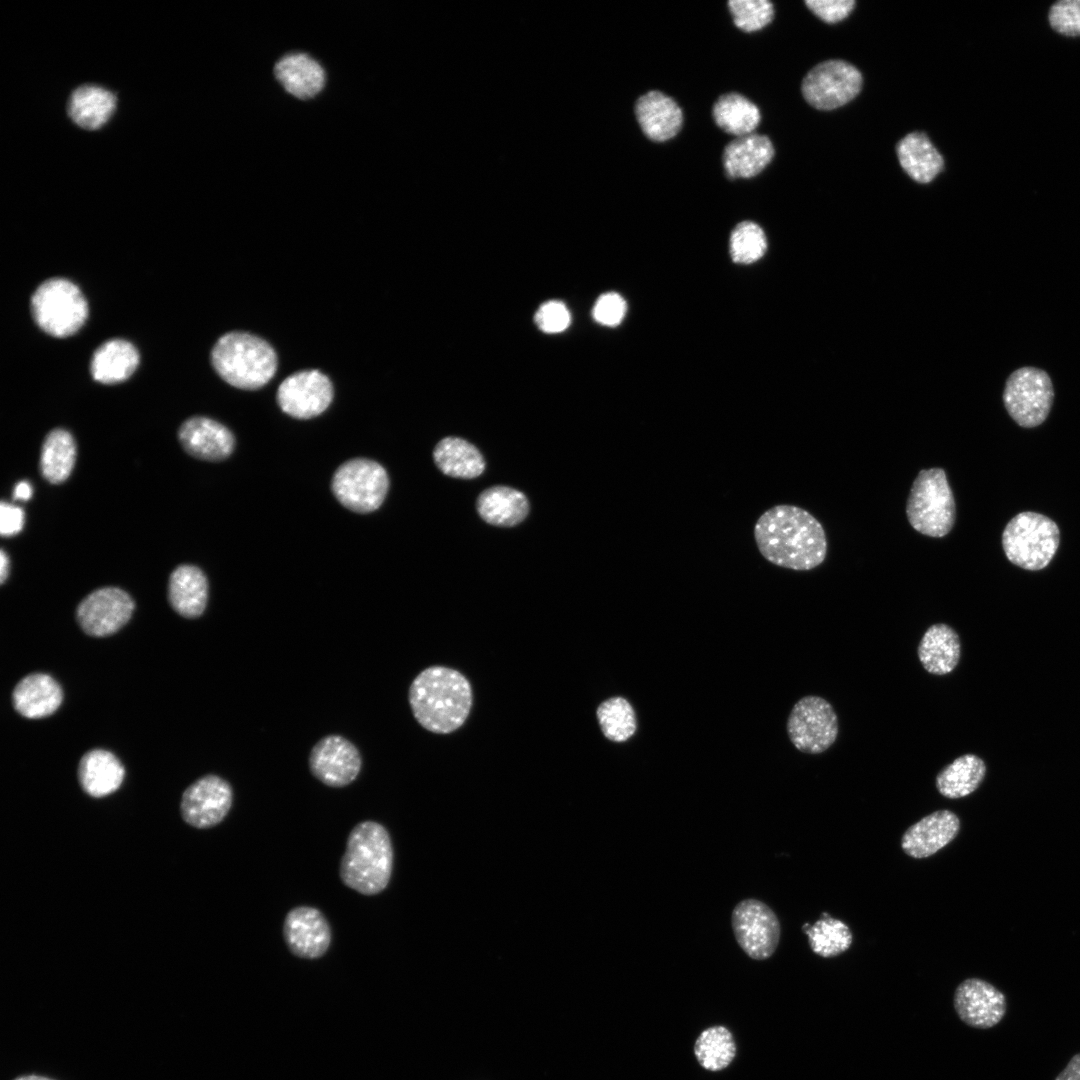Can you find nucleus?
Segmentation results:
<instances>
[{
  "label": "nucleus",
  "mask_w": 1080,
  "mask_h": 1080,
  "mask_svg": "<svg viewBox=\"0 0 1080 1080\" xmlns=\"http://www.w3.org/2000/svg\"><path fill=\"white\" fill-rule=\"evenodd\" d=\"M760 554L770 563L807 571L825 560L827 540L821 523L807 510L776 505L766 510L754 527Z\"/></svg>",
  "instance_id": "f257e3e1"
},
{
  "label": "nucleus",
  "mask_w": 1080,
  "mask_h": 1080,
  "mask_svg": "<svg viewBox=\"0 0 1080 1080\" xmlns=\"http://www.w3.org/2000/svg\"><path fill=\"white\" fill-rule=\"evenodd\" d=\"M409 703L416 721L426 730L448 734L460 728L472 707V688L459 671L430 666L409 688Z\"/></svg>",
  "instance_id": "f03ea898"
},
{
  "label": "nucleus",
  "mask_w": 1080,
  "mask_h": 1080,
  "mask_svg": "<svg viewBox=\"0 0 1080 1080\" xmlns=\"http://www.w3.org/2000/svg\"><path fill=\"white\" fill-rule=\"evenodd\" d=\"M393 848L387 829L366 820L349 833L340 861L339 876L348 888L366 896L381 893L389 884Z\"/></svg>",
  "instance_id": "7ed1b4c3"
},
{
  "label": "nucleus",
  "mask_w": 1080,
  "mask_h": 1080,
  "mask_svg": "<svg viewBox=\"0 0 1080 1080\" xmlns=\"http://www.w3.org/2000/svg\"><path fill=\"white\" fill-rule=\"evenodd\" d=\"M211 362L224 381L244 390L263 387L277 370V355L272 346L242 331L222 335L211 351Z\"/></svg>",
  "instance_id": "20e7f679"
},
{
  "label": "nucleus",
  "mask_w": 1080,
  "mask_h": 1080,
  "mask_svg": "<svg viewBox=\"0 0 1080 1080\" xmlns=\"http://www.w3.org/2000/svg\"><path fill=\"white\" fill-rule=\"evenodd\" d=\"M906 515L913 529L929 537H944L952 530L955 500L942 468L918 473L907 499Z\"/></svg>",
  "instance_id": "39448f33"
},
{
  "label": "nucleus",
  "mask_w": 1080,
  "mask_h": 1080,
  "mask_svg": "<svg viewBox=\"0 0 1080 1080\" xmlns=\"http://www.w3.org/2000/svg\"><path fill=\"white\" fill-rule=\"evenodd\" d=\"M1059 544L1058 525L1051 518L1032 511L1014 516L1002 533V547L1007 559L1030 571L1047 567Z\"/></svg>",
  "instance_id": "423d86ee"
},
{
  "label": "nucleus",
  "mask_w": 1080,
  "mask_h": 1080,
  "mask_svg": "<svg viewBox=\"0 0 1080 1080\" xmlns=\"http://www.w3.org/2000/svg\"><path fill=\"white\" fill-rule=\"evenodd\" d=\"M31 311L37 325L54 337L76 333L88 316V304L80 289L64 278H50L31 297Z\"/></svg>",
  "instance_id": "0eeeda50"
},
{
  "label": "nucleus",
  "mask_w": 1080,
  "mask_h": 1080,
  "mask_svg": "<svg viewBox=\"0 0 1080 1080\" xmlns=\"http://www.w3.org/2000/svg\"><path fill=\"white\" fill-rule=\"evenodd\" d=\"M1054 400L1049 375L1036 367H1021L1010 374L1003 391L1004 406L1021 427L1033 428L1048 417Z\"/></svg>",
  "instance_id": "6e6552de"
},
{
  "label": "nucleus",
  "mask_w": 1080,
  "mask_h": 1080,
  "mask_svg": "<svg viewBox=\"0 0 1080 1080\" xmlns=\"http://www.w3.org/2000/svg\"><path fill=\"white\" fill-rule=\"evenodd\" d=\"M336 499L356 513H370L384 501L389 478L377 462L356 458L343 463L334 473L331 483Z\"/></svg>",
  "instance_id": "1a4fd4ad"
},
{
  "label": "nucleus",
  "mask_w": 1080,
  "mask_h": 1080,
  "mask_svg": "<svg viewBox=\"0 0 1080 1080\" xmlns=\"http://www.w3.org/2000/svg\"><path fill=\"white\" fill-rule=\"evenodd\" d=\"M787 734L794 747L808 754H820L836 741L839 732L832 704L821 696L800 698L787 719Z\"/></svg>",
  "instance_id": "9d476101"
},
{
  "label": "nucleus",
  "mask_w": 1080,
  "mask_h": 1080,
  "mask_svg": "<svg viewBox=\"0 0 1080 1080\" xmlns=\"http://www.w3.org/2000/svg\"><path fill=\"white\" fill-rule=\"evenodd\" d=\"M731 925L738 945L751 959L765 960L776 951L781 926L775 912L764 902L748 898L737 903Z\"/></svg>",
  "instance_id": "9b49d317"
},
{
  "label": "nucleus",
  "mask_w": 1080,
  "mask_h": 1080,
  "mask_svg": "<svg viewBox=\"0 0 1080 1080\" xmlns=\"http://www.w3.org/2000/svg\"><path fill=\"white\" fill-rule=\"evenodd\" d=\"M862 87L859 70L842 60H828L812 68L802 82L806 101L820 110H832L851 101Z\"/></svg>",
  "instance_id": "f8f14e48"
},
{
  "label": "nucleus",
  "mask_w": 1080,
  "mask_h": 1080,
  "mask_svg": "<svg viewBox=\"0 0 1080 1080\" xmlns=\"http://www.w3.org/2000/svg\"><path fill=\"white\" fill-rule=\"evenodd\" d=\"M134 601L124 590L104 587L87 595L78 605L76 619L89 636L106 637L119 631L131 618Z\"/></svg>",
  "instance_id": "ddd939ff"
},
{
  "label": "nucleus",
  "mask_w": 1080,
  "mask_h": 1080,
  "mask_svg": "<svg viewBox=\"0 0 1080 1080\" xmlns=\"http://www.w3.org/2000/svg\"><path fill=\"white\" fill-rule=\"evenodd\" d=\"M233 790L228 781L217 775H205L183 792L180 811L183 820L198 829L218 825L229 813Z\"/></svg>",
  "instance_id": "4468645a"
},
{
  "label": "nucleus",
  "mask_w": 1080,
  "mask_h": 1080,
  "mask_svg": "<svg viewBox=\"0 0 1080 1080\" xmlns=\"http://www.w3.org/2000/svg\"><path fill=\"white\" fill-rule=\"evenodd\" d=\"M330 379L317 369L302 370L285 378L277 390L281 410L297 419L323 413L333 399Z\"/></svg>",
  "instance_id": "2eb2a0df"
},
{
  "label": "nucleus",
  "mask_w": 1080,
  "mask_h": 1080,
  "mask_svg": "<svg viewBox=\"0 0 1080 1080\" xmlns=\"http://www.w3.org/2000/svg\"><path fill=\"white\" fill-rule=\"evenodd\" d=\"M362 758L358 748L341 735H327L312 748L309 768L312 775L326 786L341 788L351 784L359 775Z\"/></svg>",
  "instance_id": "dca6fc26"
},
{
  "label": "nucleus",
  "mask_w": 1080,
  "mask_h": 1080,
  "mask_svg": "<svg viewBox=\"0 0 1080 1080\" xmlns=\"http://www.w3.org/2000/svg\"><path fill=\"white\" fill-rule=\"evenodd\" d=\"M954 1009L962 1022L976 1029L996 1026L1007 1011L1006 997L991 983L980 978H967L955 989Z\"/></svg>",
  "instance_id": "f3484780"
},
{
  "label": "nucleus",
  "mask_w": 1080,
  "mask_h": 1080,
  "mask_svg": "<svg viewBox=\"0 0 1080 1080\" xmlns=\"http://www.w3.org/2000/svg\"><path fill=\"white\" fill-rule=\"evenodd\" d=\"M283 938L294 956L318 959L328 951L332 931L319 909L302 905L287 912L283 922Z\"/></svg>",
  "instance_id": "a211bd4d"
},
{
  "label": "nucleus",
  "mask_w": 1080,
  "mask_h": 1080,
  "mask_svg": "<svg viewBox=\"0 0 1080 1080\" xmlns=\"http://www.w3.org/2000/svg\"><path fill=\"white\" fill-rule=\"evenodd\" d=\"M960 828V819L953 811H934L903 833L901 848L914 859L930 857L954 840Z\"/></svg>",
  "instance_id": "6ab92c4d"
},
{
  "label": "nucleus",
  "mask_w": 1080,
  "mask_h": 1080,
  "mask_svg": "<svg viewBox=\"0 0 1080 1080\" xmlns=\"http://www.w3.org/2000/svg\"><path fill=\"white\" fill-rule=\"evenodd\" d=\"M178 436L187 453L207 461L227 458L235 444L234 436L227 427L201 416L186 420L181 425Z\"/></svg>",
  "instance_id": "aec40b11"
},
{
  "label": "nucleus",
  "mask_w": 1080,
  "mask_h": 1080,
  "mask_svg": "<svg viewBox=\"0 0 1080 1080\" xmlns=\"http://www.w3.org/2000/svg\"><path fill=\"white\" fill-rule=\"evenodd\" d=\"M63 692L59 683L45 673H32L14 687L12 702L23 717L39 719L50 716L61 705Z\"/></svg>",
  "instance_id": "412c9836"
},
{
  "label": "nucleus",
  "mask_w": 1080,
  "mask_h": 1080,
  "mask_svg": "<svg viewBox=\"0 0 1080 1080\" xmlns=\"http://www.w3.org/2000/svg\"><path fill=\"white\" fill-rule=\"evenodd\" d=\"M635 115L643 133L657 142L674 137L683 120L678 104L659 91H650L639 97L635 104Z\"/></svg>",
  "instance_id": "4be33fe9"
},
{
  "label": "nucleus",
  "mask_w": 1080,
  "mask_h": 1080,
  "mask_svg": "<svg viewBox=\"0 0 1080 1080\" xmlns=\"http://www.w3.org/2000/svg\"><path fill=\"white\" fill-rule=\"evenodd\" d=\"M917 655L922 667L929 674H949L957 667L961 657L960 637L956 630L946 623L932 624L919 642Z\"/></svg>",
  "instance_id": "5701e85b"
},
{
  "label": "nucleus",
  "mask_w": 1080,
  "mask_h": 1080,
  "mask_svg": "<svg viewBox=\"0 0 1080 1080\" xmlns=\"http://www.w3.org/2000/svg\"><path fill=\"white\" fill-rule=\"evenodd\" d=\"M774 148L765 135L748 134L729 142L723 153V166L729 178H751L772 160Z\"/></svg>",
  "instance_id": "b1692460"
},
{
  "label": "nucleus",
  "mask_w": 1080,
  "mask_h": 1080,
  "mask_svg": "<svg viewBox=\"0 0 1080 1080\" xmlns=\"http://www.w3.org/2000/svg\"><path fill=\"white\" fill-rule=\"evenodd\" d=\"M124 776L125 769L121 761L112 752L104 749L87 751L78 765L81 788L95 798L115 792L121 786Z\"/></svg>",
  "instance_id": "393cba45"
},
{
  "label": "nucleus",
  "mask_w": 1080,
  "mask_h": 1080,
  "mask_svg": "<svg viewBox=\"0 0 1080 1080\" xmlns=\"http://www.w3.org/2000/svg\"><path fill=\"white\" fill-rule=\"evenodd\" d=\"M274 74L289 94L301 100L316 96L325 84L322 66L303 53H292L280 58L275 64Z\"/></svg>",
  "instance_id": "a878e982"
},
{
  "label": "nucleus",
  "mask_w": 1080,
  "mask_h": 1080,
  "mask_svg": "<svg viewBox=\"0 0 1080 1080\" xmlns=\"http://www.w3.org/2000/svg\"><path fill=\"white\" fill-rule=\"evenodd\" d=\"M168 599L172 608L185 618H197L206 608L208 582L205 574L192 565H181L170 575Z\"/></svg>",
  "instance_id": "bb28decb"
},
{
  "label": "nucleus",
  "mask_w": 1080,
  "mask_h": 1080,
  "mask_svg": "<svg viewBox=\"0 0 1080 1080\" xmlns=\"http://www.w3.org/2000/svg\"><path fill=\"white\" fill-rule=\"evenodd\" d=\"M139 364L136 347L124 339H110L93 353L90 372L94 380L115 384L127 380Z\"/></svg>",
  "instance_id": "cd10ccee"
},
{
  "label": "nucleus",
  "mask_w": 1080,
  "mask_h": 1080,
  "mask_svg": "<svg viewBox=\"0 0 1080 1080\" xmlns=\"http://www.w3.org/2000/svg\"><path fill=\"white\" fill-rule=\"evenodd\" d=\"M986 775V764L976 754L968 753L943 767L935 778L938 792L948 799L966 797L976 791Z\"/></svg>",
  "instance_id": "c85d7f7f"
},
{
  "label": "nucleus",
  "mask_w": 1080,
  "mask_h": 1080,
  "mask_svg": "<svg viewBox=\"0 0 1080 1080\" xmlns=\"http://www.w3.org/2000/svg\"><path fill=\"white\" fill-rule=\"evenodd\" d=\"M896 151L902 168L916 182L929 183L943 169L942 156L923 133L906 135Z\"/></svg>",
  "instance_id": "c756f323"
},
{
  "label": "nucleus",
  "mask_w": 1080,
  "mask_h": 1080,
  "mask_svg": "<svg viewBox=\"0 0 1080 1080\" xmlns=\"http://www.w3.org/2000/svg\"><path fill=\"white\" fill-rule=\"evenodd\" d=\"M477 511L487 523L514 526L528 514L526 496L514 488L495 486L484 490L477 499Z\"/></svg>",
  "instance_id": "7c9ffc66"
},
{
  "label": "nucleus",
  "mask_w": 1080,
  "mask_h": 1080,
  "mask_svg": "<svg viewBox=\"0 0 1080 1080\" xmlns=\"http://www.w3.org/2000/svg\"><path fill=\"white\" fill-rule=\"evenodd\" d=\"M115 105L116 98L111 91L96 85H84L71 94L68 114L78 126L94 130L108 121Z\"/></svg>",
  "instance_id": "2f4dec72"
},
{
  "label": "nucleus",
  "mask_w": 1080,
  "mask_h": 1080,
  "mask_svg": "<svg viewBox=\"0 0 1080 1080\" xmlns=\"http://www.w3.org/2000/svg\"><path fill=\"white\" fill-rule=\"evenodd\" d=\"M437 467L455 478L472 479L482 474L485 461L479 450L468 441L446 437L438 442L433 452Z\"/></svg>",
  "instance_id": "473e14b6"
},
{
  "label": "nucleus",
  "mask_w": 1080,
  "mask_h": 1080,
  "mask_svg": "<svg viewBox=\"0 0 1080 1080\" xmlns=\"http://www.w3.org/2000/svg\"><path fill=\"white\" fill-rule=\"evenodd\" d=\"M712 114L719 128L737 137L751 134L761 119L758 107L738 93L720 96Z\"/></svg>",
  "instance_id": "72a5a7b5"
},
{
  "label": "nucleus",
  "mask_w": 1080,
  "mask_h": 1080,
  "mask_svg": "<svg viewBox=\"0 0 1080 1080\" xmlns=\"http://www.w3.org/2000/svg\"><path fill=\"white\" fill-rule=\"evenodd\" d=\"M76 459V444L72 435L64 429H54L45 438L41 450L40 470L50 483L65 481L71 474Z\"/></svg>",
  "instance_id": "f704fd0d"
},
{
  "label": "nucleus",
  "mask_w": 1080,
  "mask_h": 1080,
  "mask_svg": "<svg viewBox=\"0 0 1080 1080\" xmlns=\"http://www.w3.org/2000/svg\"><path fill=\"white\" fill-rule=\"evenodd\" d=\"M802 931L807 935L812 951L824 958L844 953L853 941L849 926L827 912H823L813 925L803 924Z\"/></svg>",
  "instance_id": "c9c22d12"
},
{
  "label": "nucleus",
  "mask_w": 1080,
  "mask_h": 1080,
  "mask_svg": "<svg viewBox=\"0 0 1080 1080\" xmlns=\"http://www.w3.org/2000/svg\"><path fill=\"white\" fill-rule=\"evenodd\" d=\"M694 1055L705 1070H724L736 1056V1043L732 1032L723 1025L703 1030L695 1041Z\"/></svg>",
  "instance_id": "e433bc0d"
},
{
  "label": "nucleus",
  "mask_w": 1080,
  "mask_h": 1080,
  "mask_svg": "<svg viewBox=\"0 0 1080 1080\" xmlns=\"http://www.w3.org/2000/svg\"><path fill=\"white\" fill-rule=\"evenodd\" d=\"M603 735L613 742H624L636 731L637 723L630 702L621 696L606 699L596 710Z\"/></svg>",
  "instance_id": "4c0bfd02"
},
{
  "label": "nucleus",
  "mask_w": 1080,
  "mask_h": 1080,
  "mask_svg": "<svg viewBox=\"0 0 1080 1080\" xmlns=\"http://www.w3.org/2000/svg\"><path fill=\"white\" fill-rule=\"evenodd\" d=\"M767 239L762 228L751 221L739 223L730 235V255L735 263L751 264L766 252Z\"/></svg>",
  "instance_id": "58836bf2"
},
{
  "label": "nucleus",
  "mask_w": 1080,
  "mask_h": 1080,
  "mask_svg": "<svg viewBox=\"0 0 1080 1080\" xmlns=\"http://www.w3.org/2000/svg\"><path fill=\"white\" fill-rule=\"evenodd\" d=\"M728 7L734 24L746 32L760 30L774 16V8L767 0H731Z\"/></svg>",
  "instance_id": "ea45409f"
},
{
  "label": "nucleus",
  "mask_w": 1080,
  "mask_h": 1080,
  "mask_svg": "<svg viewBox=\"0 0 1080 1080\" xmlns=\"http://www.w3.org/2000/svg\"><path fill=\"white\" fill-rule=\"evenodd\" d=\"M1049 21L1054 30L1068 35H1080V0H1065L1052 6Z\"/></svg>",
  "instance_id": "a19ab883"
},
{
  "label": "nucleus",
  "mask_w": 1080,
  "mask_h": 1080,
  "mask_svg": "<svg viewBox=\"0 0 1080 1080\" xmlns=\"http://www.w3.org/2000/svg\"><path fill=\"white\" fill-rule=\"evenodd\" d=\"M569 310L564 303L548 301L540 306L535 314V323L545 333H559L570 324Z\"/></svg>",
  "instance_id": "79ce46f5"
},
{
  "label": "nucleus",
  "mask_w": 1080,
  "mask_h": 1080,
  "mask_svg": "<svg viewBox=\"0 0 1080 1080\" xmlns=\"http://www.w3.org/2000/svg\"><path fill=\"white\" fill-rule=\"evenodd\" d=\"M626 313L625 300L615 292L602 294L593 308L594 319L604 326H617Z\"/></svg>",
  "instance_id": "37998d69"
},
{
  "label": "nucleus",
  "mask_w": 1080,
  "mask_h": 1080,
  "mask_svg": "<svg viewBox=\"0 0 1080 1080\" xmlns=\"http://www.w3.org/2000/svg\"><path fill=\"white\" fill-rule=\"evenodd\" d=\"M808 8L827 23H837L846 18L855 6L853 0H807Z\"/></svg>",
  "instance_id": "c03bdc74"
},
{
  "label": "nucleus",
  "mask_w": 1080,
  "mask_h": 1080,
  "mask_svg": "<svg viewBox=\"0 0 1080 1080\" xmlns=\"http://www.w3.org/2000/svg\"><path fill=\"white\" fill-rule=\"evenodd\" d=\"M24 512L16 505L2 502L0 505V533L3 537L17 534L23 528Z\"/></svg>",
  "instance_id": "a18cd8bd"
},
{
  "label": "nucleus",
  "mask_w": 1080,
  "mask_h": 1080,
  "mask_svg": "<svg viewBox=\"0 0 1080 1080\" xmlns=\"http://www.w3.org/2000/svg\"><path fill=\"white\" fill-rule=\"evenodd\" d=\"M1055 1080H1080V1053L1072 1056Z\"/></svg>",
  "instance_id": "49530a36"
},
{
  "label": "nucleus",
  "mask_w": 1080,
  "mask_h": 1080,
  "mask_svg": "<svg viewBox=\"0 0 1080 1080\" xmlns=\"http://www.w3.org/2000/svg\"><path fill=\"white\" fill-rule=\"evenodd\" d=\"M32 486L28 481H20L16 484L13 491V498L15 500L27 501L32 495Z\"/></svg>",
  "instance_id": "de8ad7c7"
},
{
  "label": "nucleus",
  "mask_w": 1080,
  "mask_h": 1080,
  "mask_svg": "<svg viewBox=\"0 0 1080 1080\" xmlns=\"http://www.w3.org/2000/svg\"><path fill=\"white\" fill-rule=\"evenodd\" d=\"M9 575V557L4 550L0 552V581L4 583Z\"/></svg>",
  "instance_id": "09e8293b"
},
{
  "label": "nucleus",
  "mask_w": 1080,
  "mask_h": 1080,
  "mask_svg": "<svg viewBox=\"0 0 1080 1080\" xmlns=\"http://www.w3.org/2000/svg\"><path fill=\"white\" fill-rule=\"evenodd\" d=\"M15 1080H51V1079H48V1078H45V1077H42V1076L29 1075V1076L19 1077V1078L15 1079Z\"/></svg>",
  "instance_id": "8fccbe9b"
}]
</instances>
